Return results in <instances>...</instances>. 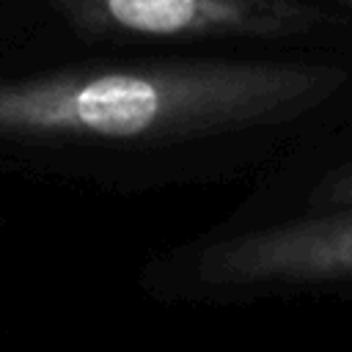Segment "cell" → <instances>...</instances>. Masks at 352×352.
Returning a JSON list of instances; mask_svg holds the SVG:
<instances>
[{
    "mask_svg": "<svg viewBox=\"0 0 352 352\" xmlns=\"http://www.w3.org/2000/svg\"><path fill=\"white\" fill-rule=\"evenodd\" d=\"M341 3H346V6H352V0H341Z\"/></svg>",
    "mask_w": 352,
    "mask_h": 352,
    "instance_id": "obj_5",
    "label": "cell"
},
{
    "mask_svg": "<svg viewBox=\"0 0 352 352\" xmlns=\"http://www.w3.org/2000/svg\"><path fill=\"white\" fill-rule=\"evenodd\" d=\"M330 60L179 58L0 80V151L165 154L297 126L338 102Z\"/></svg>",
    "mask_w": 352,
    "mask_h": 352,
    "instance_id": "obj_1",
    "label": "cell"
},
{
    "mask_svg": "<svg viewBox=\"0 0 352 352\" xmlns=\"http://www.w3.org/2000/svg\"><path fill=\"white\" fill-rule=\"evenodd\" d=\"M272 272L289 286L352 278V206L314 209L272 226L267 236Z\"/></svg>",
    "mask_w": 352,
    "mask_h": 352,
    "instance_id": "obj_3",
    "label": "cell"
},
{
    "mask_svg": "<svg viewBox=\"0 0 352 352\" xmlns=\"http://www.w3.org/2000/svg\"><path fill=\"white\" fill-rule=\"evenodd\" d=\"M85 41H250L322 36L336 19L311 0H44Z\"/></svg>",
    "mask_w": 352,
    "mask_h": 352,
    "instance_id": "obj_2",
    "label": "cell"
},
{
    "mask_svg": "<svg viewBox=\"0 0 352 352\" xmlns=\"http://www.w3.org/2000/svg\"><path fill=\"white\" fill-rule=\"evenodd\" d=\"M314 204H316V209L352 206V162L330 170L314 187Z\"/></svg>",
    "mask_w": 352,
    "mask_h": 352,
    "instance_id": "obj_4",
    "label": "cell"
}]
</instances>
